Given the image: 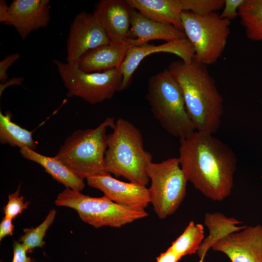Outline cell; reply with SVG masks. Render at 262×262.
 <instances>
[{"mask_svg": "<svg viewBox=\"0 0 262 262\" xmlns=\"http://www.w3.org/2000/svg\"><path fill=\"white\" fill-rule=\"evenodd\" d=\"M59 74L67 89L68 97H78L96 104L112 98L121 91L123 77L119 68L105 71L87 73L76 64L54 59Z\"/></svg>", "mask_w": 262, "mask_h": 262, "instance_id": "cell-9", "label": "cell"}, {"mask_svg": "<svg viewBox=\"0 0 262 262\" xmlns=\"http://www.w3.org/2000/svg\"><path fill=\"white\" fill-rule=\"evenodd\" d=\"M131 10L126 0H101L93 14L110 40L122 43L129 37Z\"/></svg>", "mask_w": 262, "mask_h": 262, "instance_id": "cell-15", "label": "cell"}, {"mask_svg": "<svg viewBox=\"0 0 262 262\" xmlns=\"http://www.w3.org/2000/svg\"><path fill=\"white\" fill-rule=\"evenodd\" d=\"M20 188V185L14 193L8 195L7 203L2 209L4 216L11 220L22 213L29 205V201H25L24 197L19 196Z\"/></svg>", "mask_w": 262, "mask_h": 262, "instance_id": "cell-26", "label": "cell"}, {"mask_svg": "<svg viewBox=\"0 0 262 262\" xmlns=\"http://www.w3.org/2000/svg\"><path fill=\"white\" fill-rule=\"evenodd\" d=\"M126 0L132 8L146 17L183 31L181 17L183 10L180 0Z\"/></svg>", "mask_w": 262, "mask_h": 262, "instance_id": "cell-18", "label": "cell"}, {"mask_svg": "<svg viewBox=\"0 0 262 262\" xmlns=\"http://www.w3.org/2000/svg\"><path fill=\"white\" fill-rule=\"evenodd\" d=\"M9 112L5 114L0 112V141L12 147L20 148L27 147L33 150L37 148V143L33 137V131L23 128L12 121Z\"/></svg>", "mask_w": 262, "mask_h": 262, "instance_id": "cell-21", "label": "cell"}, {"mask_svg": "<svg viewBox=\"0 0 262 262\" xmlns=\"http://www.w3.org/2000/svg\"><path fill=\"white\" fill-rule=\"evenodd\" d=\"M13 257L11 262H37L28 256L27 249L19 241H13Z\"/></svg>", "mask_w": 262, "mask_h": 262, "instance_id": "cell-28", "label": "cell"}, {"mask_svg": "<svg viewBox=\"0 0 262 262\" xmlns=\"http://www.w3.org/2000/svg\"><path fill=\"white\" fill-rule=\"evenodd\" d=\"M49 0H14L9 6L6 25L13 26L23 40L34 30L47 26Z\"/></svg>", "mask_w": 262, "mask_h": 262, "instance_id": "cell-14", "label": "cell"}, {"mask_svg": "<svg viewBox=\"0 0 262 262\" xmlns=\"http://www.w3.org/2000/svg\"><path fill=\"white\" fill-rule=\"evenodd\" d=\"M204 259H203V258L200 259L198 262H204Z\"/></svg>", "mask_w": 262, "mask_h": 262, "instance_id": "cell-34", "label": "cell"}, {"mask_svg": "<svg viewBox=\"0 0 262 262\" xmlns=\"http://www.w3.org/2000/svg\"><path fill=\"white\" fill-rule=\"evenodd\" d=\"M20 153L25 159L40 164L46 172L66 188L80 191L84 189L83 179L77 176L56 157L45 156L27 147L21 148Z\"/></svg>", "mask_w": 262, "mask_h": 262, "instance_id": "cell-19", "label": "cell"}, {"mask_svg": "<svg viewBox=\"0 0 262 262\" xmlns=\"http://www.w3.org/2000/svg\"><path fill=\"white\" fill-rule=\"evenodd\" d=\"M181 88L187 113L196 130L211 134L220 127L223 99L206 66L193 60L170 64L167 68Z\"/></svg>", "mask_w": 262, "mask_h": 262, "instance_id": "cell-2", "label": "cell"}, {"mask_svg": "<svg viewBox=\"0 0 262 262\" xmlns=\"http://www.w3.org/2000/svg\"><path fill=\"white\" fill-rule=\"evenodd\" d=\"M56 214V210L52 209L39 226L23 229L24 233L20 237L19 241L25 246L28 253H31L36 247H42L45 244L44 238L47 230L53 222Z\"/></svg>", "mask_w": 262, "mask_h": 262, "instance_id": "cell-24", "label": "cell"}, {"mask_svg": "<svg viewBox=\"0 0 262 262\" xmlns=\"http://www.w3.org/2000/svg\"><path fill=\"white\" fill-rule=\"evenodd\" d=\"M55 203L75 210L82 221L96 228H118L148 215L145 210L122 205L104 195L92 197L68 188L59 194Z\"/></svg>", "mask_w": 262, "mask_h": 262, "instance_id": "cell-6", "label": "cell"}, {"mask_svg": "<svg viewBox=\"0 0 262 262\" xmlns=\"http://www.w3.org/2000/svg\"><path fill=\"white\" fill-rule=\"evenodd\" d=\"M178 157L187 180L206 197L221 201L231 194L237 159L213 134L195 131L180 139Z\"/></svg>", "mask_w": 262, "mask_h": 262, "instance_id": "cell-1", "label": "cell"}, {"mask_svg": "<svg viewBox=\"0 0 262 262\" xmlns=\"http://www.w3.org/2000/svg\"><path fill=\"white\" fill-rule=\"evenodd\" d=\"M245 0H225L224 9L220 15L223 18L231 20L239 16L238 9Z\"/></svg>", "mask_w": 262, "mask_h": 262, "instance_id": "cell-27", "label": "cell"}, {"mask_svg": "<svg viewBox=\"0 0 262 262\" xmlns=\"http://www.w3.org/2000/svg\"><path fill=\"white\" fill-rule=\"evenodd\" d=\"M231 262H262V226L246 227L217 241L211 248Z\"/></svg>", "mask_w": 262, "mask_h": 262, "instance_id": "cell-11", "label": "cell"}, {"mask_svg": "<svg viewBox=\"0 0 262 262\" xmlns=\"http://www.w3.org/2000/svg\"><path fill=\"white\" fill-rule=\"evenodd\" d=\"M238 14L247 37L262 41V0H245Z\"/></svg>", "mask_w": 262, "mask_h": 262, "instance_id": "cell-22", "label": "cell"}, {"mask_svg": "<svg viewBox=\"0 0 262 262\" xmlns=\"http://www.w3.org/2000/svg\"><path fill=\"white\" fill-rule=\"evenodd\" d=\"M181 257L168 248L156 259V262H178Z\"/></svg>", "mask_w": 262, "mask_h": 262, "instance_id": "cell-31", "label": "cell"}, {"mask_svg": "<svg viewBox=\"0 0 262 262\" xmlns=\"http://www.w3.org/2000/svg\"><path fill=\"white\" fill-rule=\"evenodd\" d=\"M204 223L209 230V234L197 249L196 253L199 259H204L208 251L217 241L230 233L244 229L246 226H238L242 223L241 221L219 212L206 213Z\"/></svg>", "mask_w": 262, "mask_h": 262, "instance_id": "cell-20", "label": "cell"}, {"mask_svg": "<svg viewBox=\"0 0 262 262\" xmlns=\"http://www.w3.org/2000/svg\"><path fill=\"white\" fill-rule=\"evenodd\" d=\"M111 42L93 13L81 12L70 26L66 44L67 63L76 64L87 51Z\"/></svg>", "mask_w": 262, "mask_h": 262, "instance_id": "cell-10", "label": "cell"}, {"mask_svg": "<svg viewBox=\"0 0 262 262\" xmlns=\"http://www.w3.org/2000/svg\"><path fill=\"white\" fill-rule=\"evenodd\" d=\"M181 17L183 32L194 49L193 59L206 66L215 63L226 46L230 21L216 12L198 16L183 11Z\"/></svg>", "mask_w": 262, "mask_h": 262, "instance_id": "cell-7", "label": "cell"}, {"mask_svg": "<svg viewBox=\"0 0 262 262\" xmlns=\"http://www.w3.org/2000/svg\"><path fill=\"white\" fill-rule=\"evenodd\" d=\"M161 52L175 54L185 63L192 61L195 55L193 47L186 37L158 45L147 43L130 47L119 68L123 77L121 91L128 87L133 73L145 58L152 54Z\"/></svg>", "mask_w": 262, "mask_h": 262, "instance_id": "cell-12", "label": "cell"}, {"mask_svg": "<svg viewBox=\"0 0 262 262\" xmlns=\"http://www.w3.org/2000/svg\"><path fill=\"white\" fill-rule=\"evenodd\" d=\"M130 47L127 41L122 43L111 42L87 51L76 64L81 70L87 73L120 68Z\"/></svg>", "mask_w": 262, "mask_h": 262, "instance_id": "cell-17", "label": "cell"}, {"mask_svg": "<svg viewBox=\"0 0 262 262\" xmlns=\"http://www.w3.org/2000/svg\"><path fill=\"white\" fill-rule=\"evenodd\" d=\"M147 98L154 118L168 133L180 139L196 131L180 86L168 69L149 78Z\"/></svg>", "mask_w": 262, "mask_h": 262, "instance_id": "cell-5", "label": "cell"}, {"mask_svg": "<svg viewBox=\"0 0 262 262\" xmlns=\"http://www.w3.org/2000/svg\"><path fill=\"white\" fill-rule=\"evenodd\" d=\"M8 5L6 4L5 0H1L0 1V22L4 23L7 17L8 10Z\"/></svg>", "mask_w": 262, "mask_h": 262, "instance_id": "cell-32", "label": "cell"}, {"mask_svg": "<svg viewBox=\"0 0 262 262\" xmlns=\"http://www.w3.org/2000/svg\"><path fill=\"white\" fill-rule=\"evenodd\" d=\"M89 186L102 192L115 203L127 207L145 210L150 203L148 188L131 182H124L105 172L86 179Z\"/></svg>", "mask_w": 262, "mask_h": 262, "instance_id": "cell-13", "label": "cell"}, {"mask_svg": "<svg viewBox=\"0 0 262 262\" xmlns=\"http://www.w3.org/2000/svg\"><path fill=\"white\" fill-rule=\"evenodd\" d=\"M20 58L18 53L11 54L6 56L0 62V81L1 83H5L8 79L7 73L8 68Z\"/></svg>", "mask_w": 262, "mask_h": 262, "instance_id": "cell-29", "label": "cell"}, {"mask_svg": "<svg viewBox=\"0 0 262 262\" xmlns=\"http://www.w3.org/2000/svg\"><path fill=\"white\" fill-rule=\"evenodd\" d=\"M183 11L206 16L224 7L225 0H180Z\"/></svg>", "mask_w": 262, "mask_h": 262, "instance_id": "cell-25", "label": "cell"}, {"mask_svg": "<svg viewBox=\"0 0 262 262\" xmlns=\"http://www.w3.org/2000/svg\"><path fill=\"white\" fill-rule=\"evenodd\" d=\"M204 239L203 226L191 221L168 248L182 257L196 253Z\"/></svg>", "mask_w": 262, "mask_h": 262, "instance_id": "cell-23", "label": "cell"}, {"mask_svg": "<svg viewBox=\"0 0 262 262\" xmlns=\"http://www.w3.org/2000/svg\"><path fill=\"white\" fill-rule=\"evenodd\" d=\"M14 230L12 220L4 216L0 223V241L8 235L12 236Z\"/></svg>", "mask_w": 262, "mask_h": 262, "instance_id": "cell-30", "label": "cell"}, {"mask_svg": "<svg viewBox=\"0 0 262 262\" xmlns=\"http://www.w3.org/2000/svg\"><path fill=\"white\" fill-rule=\"evenodd\" d=\"M113 130L107 136L105 171L146 186L149 181L147 168L152 162V157L144 148L140 130L121 118L116 120Z\"/></svg>", "mask_w": 262, "mask_h": 262, "instance_id": "cell-3", "label": "cell"}, {"mask_svg": "<svg viewBox=\"0 0 262 262\" xmlns=\"http://www.w3.org/2000/svg\"><path fill=\"white\" fill-rule=\"evenodd\" d=\"M147 174L151 181L148 188L150 203L158 217L164 219L175 213L181 205L188 181L178 158L150 163Z\"/></svg>", "mask_w": 262, "mask_h": 262, "instance_id": "cell-8", "label": "cell"}, {"mask_svg": "<svg viewBox=\"0 0 262 262\" xmlns=\"http://www.w3.org/2000/svg\"><path fill=\"white\" fill-rule=\"evenodd\" d=\"M186 37L183 31L172 25L153 21L132 8L129 37L127 40L131 47L154 40L168 42Z\"/></svg>", "mask_w": 262, "mask_h": 262, "instance_id": "cell-16", "label": "cell"}, {"mask_svg": "<svg viewBox=\"0 0 262 262\" xmlns=\"http://www.w3.org/2000/svg\"><path fill=\"white\" fill-rule=\"evenodd\" d=\"M22 78H12L10 79L8 81L6 82L5 83L0 84V95H1V93L3 92L4 89L5 88L6 86H8L11 85L13 84H21L22 81H23Z\"/></svg>", "mask_w": 262, "mask_h": 262, "instance_id": "cell-33", "label": "cell"}, {"mask_svg": "<svg viewBox=\"0 0 262 262\" xmlns=\"http://www.w3.org/2000/svg\"><path fill=\"white\" fill-rule=\"evenodd\" d=\"M115 122L114 117H108L95 128L75 131L66 139L55 157L82 179L106 172V131L108 128L113 129Z\"/></svg>", "mask_w": 262, "mask_h": 262, "instance_id": "cell-4", "label": "cell"}]
</instances>
